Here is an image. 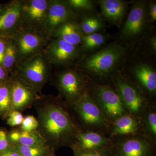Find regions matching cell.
Instances as JSON below:
<instances>
[{
  "label": "cell",
  "instance_id": "13",
  "mask_svg": "<svg viewBox=\"0 0 156 156\" xmlns=\"http://www.w3.org/2000/svg\"><path fill=\"white\" fill-rule=\"evenodd\" d=\"M46 41L41 34L36 31L25 32L15 42L18 57L26 59L38 53Z\"/></svg>",
  "mask_w": 156,
  "mask_h": 156
},
{
  "label": "cell",
  "instance_id": "27",
  "mask_svg": "<svg viewBox=\"0 0 156 156\" xmlns=\"http://www.w3.org/2000/svg\"><path fill=\"white\" fill-rule=\"evenodd\" d=\"M106 40V37L99 33L86 35L83 38L82 48L88 51L96 49L103 44Z\"/></svg>",
  "mask_w": 156,
  "mask_h": 156
},
{
  "label": "cell",
  "instance_id": "7",
  "mask_svg": "<svg viewBox=\"0 0 156 156\" xmlns=\"http://www.w3.org/2000/svg\"><path fill=\"white\" fill-rule=\"evenodd\" d=\"M91 95L111 124L117 118L128 113L119 94L110 86L95 85Z\"/></svg>",
  "mask_w": 156,
  "mask_h": 156
},
{
  "label": "cell",
  "instance_id": "28",
  "mask_svg": "<svg viewBox=\"0 0 156 156\" xmlns=\"http://www.w3.org/2000/svg\"><path fill=\"white\" fill-rule=\"evenodd\" d=\"M67 5L73 11L83 13H90L94 11L95 5L91 0H69L66 1Z\"/></svg>",
  "mask_w": 156,
  "mask_h": 156
},
{
  "label": "cell",
  "instance_id": "6",
  "mask_svg": "<svg viewBox=\"0 0 156 156\" xmlns=\"http://www.w3.org/2000/svg\"><path fill=\"white\" fill-rule=\"evenodd\" d=\"M59 97L69 106L80 99L88 91L87 82L81 73L75 69H68L59 73L54 81Z\"/></svg>",
  "mask_w": 156,
  "mask_h": 156
},
{
  "label": "cell",
  "instance_id": "9",
  "mask_svg": "<svg viewBox=\"0 0 156 156\" xmlns=\"http://www.w3.org/2000/svg\"><path fill=\"white\" fill-rule=\"evenodd\" d=\"M148 7L144 2H137L132 6L121 31V36L126 41H133L144 33L147 23Z\"/></svg>",
  "mask_w": 156,
  "mask_h": 156
},
{
  "label": "cell",
  "instance_id": "39",
  "mask_svg": "<svg viewBox=\"0 0 156 156\" xmlns=\"http://www.w3.org/2000/svg\"><path fill=\"white\" fill-rule=\"evenodd\" d=\"M47 156H55V154H54V153H51L50 154L48 155Z\"/></svg>",
  "mask_w": 156,
  "mask_h": 156
},
{
  "label": "cell",
  "instance_id": "12",
  "mask_svg": "<svg viewBox=\"0 0 156 156\" xmlns=\"http://www.w3.org/2000/svg\"><path fill=\"white\" fill-rule=\"evenodd\" d=\"M22 2H13L6 5L0 13V37H12L14 30L22 19Z\"/></svg>",
  "mask_w": 156,
  "mask_h": 156
},
{
  "label": "cell",
  "instance_id": "18",
  "mask_svg": "<svg viewBox=\"0 0 156 156\" xmlns=\"http://www.w3.org/2000/svg\"><path fill=\"white\" fill-rule=\"evenodd\" d=\"M50 3L46 0H31L22 2V19L31 25H44Z\"/></svg>",
  "mask_w": 156,
  "mask_h": 156
},
{
  "label": "cell",
  "instance_id": "17",
  "mask_svg": "<svg viewBox=\"0 0 156 156\" xmlns=\"http://www.w3.org/2000/svg\"><path fill=\"white\" fill-rule=\"evenodd\" d=\"M131 72L143 92L156 96V72L152 66L146 63H138L133 66Z\"/></svg>",
  "mask_w": 156,
  "mask_h": 156
},
{
  "label": "cell",
  "instance_id": "23",
  "mask_svg": "<svg viewBox=\"0 0 156 156\" xmlns=\"http://www.w3.org/2000/svg\"><path fill=\"white\" fill-rule=\"evenodd\" d=\"M11 86L10 79L0 84V119L6 120L12 111L11 104Z\"/></svg>",
  "mask_w": 156,
  "mask_h": 156
},
{
  "label": "cell",
  "instance_id": "2",
  "mask_svg": "<svg viewBox=\"0 0 156 156\" xmlns=\"http://www.w3.org/2000/svg\"><path fill=\"white\" fill-rule=\"evenodd\" d=\"M69 107L82 131L108 134L111 124L95 103L89 90Z\"/></svg>",
  "mask_w": 156,
  "mask_h": 156
},
{
  "label": "cell",
  "instance_id": "14",
  "mask_svg": "<svg viewBox=\"0 0 156 156\" xmlns=\"http://www.w3.org/2000/svg\"><path fill=\"white\" fill-rule=\"evenodd\" d=\"M108 134L112 140L123 136L141 134L140 119L127 113L117 118L111 123Z\"/></svg>",
  "mask_w": 156,
  "mask_h": 156
},
{
  "label": "cell",
  "instance_id": "1",
  "mask_svg": "<svg viewBox=\"0 0 156 156\" xmlns=\"http://www.w3.org/2000/svg\"><path fill=\"white\" fill-rule=\"evenodd\" d=\"M38 122L37 130L54 152L70 147L82 131L69 107L59 96L41 95L34 104Z\"/></svg>",
  "mask_w": 156,
  "mask_h": 156
},
{
  "label": "cell",
  "instance_id": "36",
  "mask_svg": "<svg viewBox=\"0 0 156 156\" xmlns=\"http://www.w3.org/2000/svg\"><path fill=\"white\" fill-rule=\"evenodd\" d=\"M5 46V39L0 37V65L2 64Z\"/></svg>",
  "mask_w": 156,
  "mask_h": 156
},
{
  "label": "cell",
  "instance_id": "10",
  "mask_svg": "<svg viewBox=\"0 0 156 156\" xmlns=\"http://www.w3.org/2000/svg\"><path fill=\"white\" fill-rule=\"evenodd\" d=\"M12 111L22 112L34 106L39 98L37 92L22 80L12 74L10 76Z\"/></svg>",
  "mask_w": 156,
  "mask_h": 156
},
{
  "label": "cell",
  "instance_id": "26",
  "mask_svg": "<svg viewBox=\"0 0 156 156\" xmlns=\"http://www.w3.org/2000/svg\"><path fill=\"white\" fill-rule=\"evenodd\" d=\"M80 25L84 35L98 33L103 27L101 20L95 16L83 17Z\"/></svg>",
  "mask_w": 156,
  "mask_h": 156
},
{
  "label": "cell",
  "instance_id": "11",
  "mask_svg": "<svg viewBox=\"0 0 156 156\" xmlns=\"http://www.w3.org/2000/svg\"><path fill=\"white\" fill-rule=\"evenodd\" d=\"M74 16V11L66 2H50L44 22V27L47 31L53 33L56 29Z\"/></svg>",
  "mask_w": 156,
  "mask_h": 156
},
{
  "label": "cell",
  "instance_id": "15",
  "mask_svg": "<svg viewBox=\"0 0 156 156\" xmlns=\"http://www.w3.org/2000/svg\"><path fill=\"white\" fill-rule=\"evenodd\" d=\"M112 142L111 138L100 132L81 131L77 134L74 142L71 147L81 150H96L111 145Z\"/></svg>",
  "mask_w": 156,
  "mask_h": 156
},
{
  "label": "cell",
  "instance_id": "32",
  "mask_svg": "<svg viewBox=\"0 0 156 156\" xmlns=\"http://www.w3.org/2000/svg\"><path fill=\"white\" fill-rule=\"evenodd\" d=\"M23 118L21 112L12 111L6 119V124L12 128L19 127L22 124Z\"/></svg>",
  "mask_w": 156,
  "mask_h": 156
},
{
  "label": "cell",
  "instance_id": "37",
  "mask_svg": "<svg viewBox=\"0 0 156 156\" xmlns=\"http://www.w3.org/2000/svg\"><path fill=\"white\" fill-rule=\"evenodd\" d=\"M151 48L155 52L156 50V37H153L151 39L150 42Z\"/></svg>",
  "mask_w": 156,
  "mask_h": 156
},
{
  "label": "cell",
  "instance_id": "20",
  "mask_svg": "<svg viewBox=\"0 0 156 156\" xmlns=\"http://www.w3.org/2000/svg\"><path fill=\"white\" fill-rule=\"evenodd\" d=\"M9 138L13 144L33 146L46 145L44 137L37 130L27 131L20 127L12 128L9 131Z\"/></svg>",
  "mask_w": 156,
  "mask_h": 156
},
{
  "label": "cell",
  "instance_id": "38",
  "mask_svg": "<svg viewBox=\"0 0 156 156\" xmlns=\"http://www.w3.org/2000/svg\"><path fill=\"white\" fill-rule=\"evenodd\" d=\"M6 6V5H1V4H0V13L4 10Z\"/></svg>",
  "mask_w": 156,
  "mask_h": 156
},
{
  "label": "cell",
  "instance_id": "25",
  "mask_svg": "<svg viewBox=\"0 0 156 156\" xmlns=\"http://www.w3.org/2000/svg\"><path fill=\"white\" fill-rule=\"evenodd\" d=\"M21 156H47L55 153L48 145L24 146L13 144Z\"/></svg>",
  "mask_w": 156,
  "mask_h": 156
},
{
  "label": "cell",
  "instance_id": "21",
  "mask_svg": "<svg viewBox=\"0 0 156 156\" xmlns=\"http://www.w3.org/2000/svg\"><path fill=\"white\" fill-rule=\"evenodd\" d=\"M53 34L57 38L76 46L82 44L84 36L80 24L71 20L60 26Z\"/></svg>",
  "mask_w": 156,
  "mask_h": 156
},
{
  "label": "cell",
  "instance_id": "4",
  "mask_svg": "<svg viewBox=\"0 0 156 156\" xmlns=\"http://www.w3.org/2000/svg\"><path fill=\"white\" fill-rule=\"evenodd\" d=\"M114 83L115 90L127 112L140 119L150 105L143 91L123 76H116Z\"/></svg>",
  "mask_w": 156,
  "mask_h": 156
},
{
  "label": "cell",
  "instance_id": "5",
  "mask_svg": "<svg viewBox=\"0 0 156 156\" xmlns=\"http://www.w3.org/2000/svg\"><path fill=\"white\" fill-rule=\"evenodd\" d=\"M48 59L38 53L27 58L19 71L15 75L38 92L44 87L50 77Z\"/></svg>",
  "mask_w": 156,
  "mask_h": 156
},
{
  "label": "cell",
  "instance_id": "31",
  "mask_svg": "<svg viewBox=\"0 0 156 156\" xmlns=\"http://www.w3.org/2000/svg\"><path fill=\"white\" fill-rule=\"evenodd\" d=\"M19 127L25 131H35L37 130L38 127V122L35 117L28 115L24 117L22 124Z\"/></svg>",
  "mask_w": 156,
  "mask_h": 156
},
{
  "label": "cell",
  "instance_id": "29",
  "mask_svg": "<svg viewBox=\"0 0 156 156\" xmlns=\"http://www.w3.org/2000/svg\"><path fill=\"white\" fill-rule=\"evenodd\" d=\"M70 148L72 150L73 156H114L112 145L96 150H81L74 147Z\"/></svg>",
  "mask_w": 156,
  "mask_h": 156
},
{
  "label": "cell",
  "instance_id": "22",
  "mask_svg": "<svg viewBox=\"0 0 156 156\" xmlns=\"http://www.w3.org/2000/svg\"><path fill=\"white\" fill-rule=\"evenodd\" d=\"M141 134L154 144H156V111L149 106L140 118Z\"/></svg>",
  "mask_w": 156,
  "mask_h": 156
},
{
  "label": "cell",
  "instance_id": "33",
  "mask_svg": "<svg viewBox=\"0 0 156 156\" xmlns=\"http://www.w3.org/2000/svg\"><path fill=\"white\" fill-rule=\"evenodd\" d=\"M148 17L150 22H154L156 20V2H151L148 7Z\"/></svg>",
  "mask_w": 156,
  "mask_h": 156
},
{
  "label": "cell",
  "instance_id": "19",
  "mask_svg": "<svg viewBox=\"0 0 156 156\" xmlns=\"http://www.w3.org/2000/svg\"><path fill=\"white\" fill-rule=\"evenodd\" d=\"M98 4L105 19L115 24L122 21L127 10V3L122 0H101Z\"/></svg>",
  "mask_w": 156,
  "mask_h": 156
},
{
  "label": "cell",
  "instance_id": "16",
  "mask_svg": "<svg viewBox=\"0 0 156 156\" xmlns=\"http://www.w3.org/2000/svg\"><path fill=\"white\" fill-rule=\"evenodd\" d=\"M79 51L77 46L57 38L48 47L47 54L49 59L53 63L66 64L75 59Z\"/></svg>",
  "mask_w": 156,
  "mask_h": 156
},
{
  "label": "cell",
  "instance_id": "34",
  "mask_svg": "<svg viewBox=\"0 0 156 156\" xmlns=\"http://www.w3.org/2000/svg\"><path fill=\"white\" fill-rule=\"evenodd\" d=\"M10 78L9 73L2 65H0V84L9 80Z\"/></svg>",
  "mask_w": 156,
  "mask_h": 156
},
{
  "label": "cell",
  "instance_id": "24",
  "mask_svg": "<svg viewBox=\"0 0 156 156\" xmlns=\"http://www.w3.org/2000/svg\"><path fill=\"white\" fill-rule=\"evenodd\" d=\"M5 39V50L3 58V67L10 73L18 59V54L14 40L12 38Z\"/></svg>",
  "mask_w": 156,
  "mask_h": 156
},
{
  "label": "cell",
  "instance_id": "8",
  "mask_svg": "<svg viewBox=\"0 0 156 156\" xmlns=\"http://www.w3.org/2000/svg\"><path fill=\"white\" fill-rule=\"evenodd\" d=\"M155 145L141 134L112 140L114 156H156Z\"/></svg>",
  "mask_w": 156,
  "mask_h": 156
},
{
  "label": "cell",
  "instance_id": "35",
  "mask_svg": "<svg viewBox=\"0 0 156 156\" xmlns=\"http://www.w3.org/2000/svg\"><path fill=\"white\" fill-rule=\"evenodd\" d=\"M0 156H21L19 153L13 146L11 148L7 150L0 153Z\"/></svg>",
  "mask_w": 156,
  "mask_h": 156
},
{
  "label": "cell",
  "instance_id": "3",
  "mask_svg": "<svg viewBox=\"0 0 156 156\" xmlns=\"http://www.w3.org/2000/svg\"><path fill=\"white\" fill-rule=\"evenodd\" d=\"M126 48L114 44L87 56L83 66L87 72L98 77L109 75L126 56Z\"/></svg>",
  "mask_w": 156,
  "mask_h": 156
},
{
  "label": "cell",
  "instance_id": "30",
  "mask_svg": "<svg viewBox=\"0 0 156 156\" xmlns=\"http://www.w3.org/2000/svg\"><path fill=\"white\" fill-rule=\"evenodd\" d=\"M13 147L9 138V131L5 128L0 127V153Z\"/></svg>",
  "mask_w": 156,
  "mask_h": 156
}]
</instances>
